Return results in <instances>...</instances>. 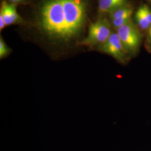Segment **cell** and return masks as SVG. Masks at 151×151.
<instances>
[{"label":"cell","instance_id":"9","mask_svg":"<svg viewBox=\"0 0 151 151\" xmlns=\"http://www.w3.org/2000/svg\"><path fill=\"white\" fill-rule=\"evenodd\" d=\"M135 19L138 27L142 30H148L151 26L140 7L135 13Z\"/></svg>","mask_w":151,"mask_h":151},{"label":"cell","instance_id":"14","mask_svg":"<svg viewBox=\"0 0 151 151\" xmlns=\"http://www.w3.org/2000/svg\"><path fill=\"white\" fill-rule=\"evenodd\" d=\"M11 2H12L14 3H18L19 2H21L22 0H10Z\"/></svg>","mask_w":151,"mask_h":151},{"label":"cell","instance_id":"13","mask_svg":"<svg viewBox=\"0 0 151 151\" xmlns=\"http://www.w3.org/2000/svg\"><path fill=\"white\" fill-rule=\"evenodd\" d=\"M5 26L6 25L5 22L3 17L0 15V29H1V30H2Z\"/></svg>","mask_w":151,"mask_h":151},{"label":"cell","instance_id":"2","mask_svg":"<svg viewBox=\"0 0 151 151\" xmlns=\"http://www.w3.org/2000/svg\"><path fill=\"white\" fill-rule=\"evenodd\" d=\"M65 20V40L81 32L86 18L85 0H62Z\"/></svg>","mask_w":151,"mask_h":151},{"label":"cell","instance_id":"5","mask_svg":"<svg viewBox=\"0 0 151 151\" xmlns=\"http://www.w3.org/2000/svg\"><path fill=\"white\" fill-rule=\"evenodd\" d=\"M99 50L109 54L120 62L124 63L128 60V53L124 48L117 32H111L107 40L99 47Z\"/></svg>","mask_w":151,"mask_h":151},{"label":"cell","instance_id":"10","mask_svg":"<svg viewBox=\"0 0 151 151\" xmlns=\"http://www.w3.org/2000/svg\"><path fill=\"white\" fill-rule=\"evenodd\" d=\"M10 52V49L6 45L4 40L1 38L0 39V57L3 58L9 54Z\"/></svg>","mask_w":151,"mask_h":151},{"label":"cell","instance_id":"11","mask_svg":"<svg viewBox=\"0 0 151 151\" xmlns=\"http://www.w3.org/2000/svg\"><path fill=\"white\" fill-rule=\"evenodd\" d=\"M142 11L143 12L145 16H146V19L151 24V9L146 5L141 6L140 7Z\"/></svg>","mask_w":151,"mask_h":151},{"label":"cell","instance_id":"7","mask_svg":"<svg viewBox=\"0 0 151 151\" xmlns=\"http://www.w3.org/2000/svg\"><path fill=\"white\" fill-rule=\"evenodd\" d=\"M0 15L5 21L6 25H10L18 22H21V17L16 11V6L14 4H9L3 2L0 10Z\"/></svg>","mask_w":151,"mask_h":151},{"label":"cell","instance_id":"1","mask_svg":"<svg viewBox=\"0 0 151 151\" xmlns=\"http://www.w3.org/2000/svg\"><path fill=\"white\" fill-rule=\"evenodd\" d=\"M40 24L52 38L65 40V15L62 0H47L41 7Z\"/></svg>","mask_w":151,"mask_h":151},{"label":"cell","instance_id":"6","mask_svg":"<svg viewBox=\"0 0 151 151\" xmlns=\"http://www.w3.org/2000/svg\"><path fill=\"white\" fill-rule=\"evenodd\" d=\"M110 14L111 25L117 30L132 20L133 10L127 6H124L115 10Z\"/></svg>","mask_w":151,"mask_h":151},{"label":"cell","instance_id":"15","mask_svg":"<svg viewBox=\"0 0 151 151\" xmlns=\"http://www.w3.org/2000/svg\"><path fill=\"white\" fill-rule=\"evenodd\" d=\"M148 1H150V2H151V0H148Z\"/></svg>","mask_w":151,"mask_h":151},{"label":"cell","instance_id":"3","mask_svg":"<svg viewBox=\"0 0 151 151\" xmlns=\"http://www.w3.org/2000/svg\"><path fill=\"white\" fill-rule=\"evenodd\" d=\"M116 32L128 54H135L138 52L142 42V35L132 20L118 28Z\"/></svg>","mask_w":151,"mask_h":151},{"label":"cell","instance_id":"8","mask_svg":"<svg viewBox=\"0 0 151 151\" xmlns=\"http://www.w3.org/2000/svg\"><path fill=\"white\" fill-rule=\"evenodd\" d=\"M127 4V0H99V10L101 13H111Z\"/></svg>","mask_w":151,"mask_h":151},{"label":"cell","instance_id":"12","mask_svg":"<svg viewBox=\"0 0 151 151\" xmlns=\"http://www.w3.org/2000/svg\"><path fill=\"white\" fill-rule=\"evenodd\" d=\"M148 31V32L147 37V47L150 50H151V26Z\"/></svg>","mask_w":151,"mask_h":151},{"label":"cell","instance_id":"4","mask_svg":"<svg viewBox=\"0 0 151 151\" xmlns=\"http://www.w3.org/2000/svg\"><path fill=\"white\" fill-rule=\"evenodd\" d=\"M110 25L105 18L100 19L91 24L86 38L81 44L88 46H100L111 34Z\"/></svg>","mask_w":151,"mask_h":151}]
</instances>
